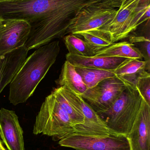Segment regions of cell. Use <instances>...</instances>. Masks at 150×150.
I'll return each mask as SVG.
<instances>
[{"instance_id": "obj_16", "label": "cell", "mask_w": 150, "mask_h": 150, "mask_svg": "<svg viewBox=\"0 0 150 150\" xmlns=\"http://www.w3.org/2000/svg\"><path fill=\"white\" fill-rule=\"evenodd\" d=\"M101 57H119L143 59L140 50L134 44L128 41L113 43L107 47L96 52L95 56Z\"/></svg>"}, {"instance_id": "obj_19", "label": "cell", "mask_w": 150, "mask_h": 150, "mask_svg": "<svg viewBox=\"0 0 150 150\" xmlns=\"http://www.w3.org/2000/svg\"><path fill=\"white\" fill-rule=\"evenodd\" d=\"M65 45L69 54L84 57H93L96 50L84 40L76 35L70 34L64 38Z\"/></svg>"}, {"instance_id": "obj_18", "label": "cell", "mask_w": 150, "mask_h": 150, "mask_svg": "<svg viewBox=\"0 0 150 150\" xmlns=\"http://www.w3.org/2000/svg\"><path fill=\"white\" fill-rule=\"evenodd\" d=\"M75 68L88 89L96 86L105 79L116 77L113 71L110 70L90 68Z\"/></svg>"}, {"instance_id": "obj_24", "label": "cell", "mask_w": 150, "mask_h": 150, "mask_svg": "<svg viewBox=\"0 0 150 150\" xmlns=\"http://www.w3.org/2000/svg\"><path fill=\"white\" fill-rule=\"evenodd\" d=\"M123 0H98L97 5L107 8H120Z\"/></svg>"}, {"instance_id": "obj_22", "label": "cell", "mask_w": 150, "mask_h": 150, "mask_svg": "<svg viewBox=\"0 0 150 150\" xmlns=\"http://www.w3.org/2000/svg\"><path fill=\"white\" fill-rule=\"evenodd\" d=\"M134 85L143 97L146 103L150 105V74L147 70L141 71L137 76Z\"/></svg>"}, {"instance_id": "obj_12", "label": "cell", "mask_w": 150, "mask_h": 150, "mask_svg": "<svg viewBox=\"0 0 150 150\" xmlns=\"http://www.w3.org/2000/svg\"><path fill=\"white\" fill-rule=\"evenodd\" d=\"M127 137L130 150H150V105L146 101Z\"/></svg>"}, {"instance_id": "obj_6", "label": "cell", "mask_w": 150, "mask_h": 150, "mask_svg": "<svg viewBox=\"0 0 150 150\" xmlns=\"http://www.w3.org/2000/svg\"><path fill=\"white\" fill-rule=\"evenodd\" d=\"M59 88L70 103L82 112L85 117L83 123L75 126L70 134L89 137H105L113 134L98 114L81 95L66 86H59Z\"/></svg>"}, {"instance_id": "obj_4", "label": "cell", "mask_w": 150, "mask_h": 150, "mask_svg": "<svg viewBox=\"0 0 150 150\" xmlns=\"http://www.w3.org/2000/svg\"><path fill=\"white\" fill-rule=\"evenodd\" d=\"M75 122L51 92L42 103L33 126V134L51 137L60 141L71 134Z\"/></svg>"}, {"instance_id": "obj_2", "label": "cell", "mask_w": 150, "mask_h": 150, "mask_svg": "<svg viewBox=\"0 0 150 150\" xmlns=\"http://www.w3.org/2000/svg\"><path fill=\"white\" fill-rule=\"evenodd\" d=\"M60 42L52 41L37 48L26 59L10 85L9 99L14 105L23 103L33 94L40 82L54 64Z\"/></svg>"}, {"instance_id": "obj_3", "label": "cell", "mask_w": 150, "mask_h": 150, "mask_svg": "<svg viewBox=\"0 0 150 150\" xmlns=\"http://www.w3.org/2000/svg\"><path fill=\"white\" fill-rule=\"evenodd\" d=\"M124 82L126 89L117 100L107 111L98 114L112 134L127 136L145 100L134 85Z\"/></svg>"}, {"instance_id": "obj_5", "label": "cell", "mask_w": 150, "mask_h": 150, "mask_svg": "<svg viewBox=\"0 0 150 150\" xmlns=\"http://www.w3.org/2000/svg\"><path fill=\"white\" fill-rule=\"evenodd\" d=\"M139 7L136 1L121 6L111 23L94 30L112 44L129 38L141 24L149 20L150 8L139 9Z\"/></svg>"}, {"instance_id": "obj_7", "label": "cell", "mask_w": 150, "mask_h": 150, "mask_svg": "<svg viewBox=\"0 0 150 150\" xmlns=\"http://www.w3.org/2000/svg\"><path fill=\"white\" fill-rule=\"evenodd\" d=\"M59 144L76 150H130L127 136L116 134L105 137L70 134L60 140Z\"/></svg>"}, {"instance_id": "obj_26", "label": "cell", "mask_w": 150, "mask_h": 150, "mask_svg": "<svg viewBox=\"0 0 150 150\" xmlns=\"http://www.w3.org/2000/svg\"><path fill=\"white\" fill-rule=\"evenodd\" d=\"M0 150H7L3 145V143L0 139Z\"/></svg>"}, {"instance_id": "obj_25", "label": "cell", "mask_w": 150, "mask_h": 150, "mask_svg": "<svg viewBox=\"0 0 150 150\" xmlns=\"http://www.w3.org/2000/svg\"><path fill=\"white\" fill-rule=\"evenodd\" d=\"M135 1L139 2V8H144L150 6V0H123L121 6Z\"/></svg>"}, {"instance_id": "obj_23", "label": "cell", "mask_w": 150, "mask_h": 150, "mask_svg": "<svg viewBox=\"0 0 150 150\" xmlns=\"http://www.w3.org/2000/svg\"><path fill=\"white\" fill-rule=\"evenodd\" d=\"M129 42L134 44L138 49L147 63V70L150 73V40L149 38L144 36H133L129 38Z\"/></svg>"}, {"instance_id": "obj_1", "label": "cell", "mask_w": 150, "mask_h": 150, "mask_svg": "<svg viewBox=\"0 0 150 150\" xmlns=\"http://www.w3.org/2000/svg\"><path fill=\"white\" fill-rule=\"evenodd\" d=\"M98 0H16L0 2V18L26 21L29 51L62 38L80 11Z\"/></svg>"}, {"instance_id": "obj_14", "label": "cell", "mask_w": 150, "mask_h": 150, "mask_svg": "<svg viewBox=\"0 0 150 150\" xmlns=\"http://www.w3.org/2000/svg\"><path fill=\"white\" fill-rule=\"evenodd\" d=\"M66 61L75 67L114 71L129 59L119 57H84L68 53Z\"/></svg>"}, {"instance_id": "obj_21", "label": "cell", "mask_w": 150, "mask_h": 150, "mask_svg": "<svg viewBox=\"0 0 150 150\" xmlns=\"http://www.w3.org/2000/svg\"><path fill=\"white\" fill-rule=\"evenodd\" d=\"M75 35L82 37L84 39L85 41L92 47L96 50V52L107 47L112 44L95 30L85 32Z\"/></svg>"}, {"instance_id": "obj_20", "label": "cell", "mask_w": 150, "mask_h": 150, "mask_svg": "<svg viewBox=\"0 0 150 150\" xmlns=\"http://www.w3.org/2000/svg\"><path fill=\"white\" fill-rule=\"evenodd\" d=\"M63 108L66 111L76 125L82 124L84 122L85 117L82 112L73 105L63 94L59 87L52 92Z\"/></svg>"}, {"instance_id": "obj_13", "label": "cell", "mask_w": 150, "mask_h": 150, "mask_svg": "<svg viewBox=\"0 0 150 150\" xmlns=\"http://www.w3.org/2000/svg\"><path fill=\"white\" fill-rule=\"evenodd\" d=\"M28 51L24 46L0 57V93L20 69Z\"/></svg>"}, {"instance_id": "obj_15", "label": "cell", "mask_w": 150, "mask_h": 150, "mask_svg": "<svg viewBox=\"0 0 150 150\" xmlns=\"http://www.w3.org/2000/svg\"><path fill=\"white\" fill-rule=\"evenodd\" d=\"M55 83L58 87L66 86L79 95L84 93L88 89L75 67L66 60L62 67L59 78L55 81Z\"/></svg>"}, {"instance_id": "obj_17", "label": "cell", "mask_w": 150, "mask_h": 150, "mask_svg": "<svg viewBox=\"0 0 150 150\" xmlns=\"http://www.w3.org/2000/svg\"><path fill=\"white\" fill-rule=\"evenodd\" d=\"M146 69L147 63L144 61L129 59L113 71L124 82L134 84L139 73Z\"/></svg>"}, {"instance_id": "obj_9", "label": "cell", "mask_w": 150, "mask_h": 150, "mask_svg": "<svg viewBox=\"0 0 150 150\" xmlns=\"http://www.w3.org/2000/svg\"><path fill=\"white\" fill-rule=\"evenodd\" d=\"M117 10L97 5L83 8L68 27L66 34L77 35L85 32L99 30L108 24L114 18Z\"/></svg>"}, {"instance_id": "obj_8", "label": "cell", "mask_w": 150, "mask_h": 150, "mask_svg": "<svg viewBox=\"0 0 150 150\" xmlns=\"http://www.w3.org/2000/svg\"><path fill=\"white\" fill-rule=\"evenodd\" d=\"M126 88L125 82L118 77L105 79L89 88L81 97L97 114L107 111Z\"/></svg>"}, {"instance_id": "obj_11", "label": "cell", "mask_w": 150, "mask_h": 150, "mask_svg": "<svg viewBox=\"0 0 150 150\" xmlns=\"http://www.w3.org/2000/svg\"><path fill=\"white\" fill-rule=\"evenodd\" d=\"M23 131L15 112L0 109V137L9 150H25Z\"/></svg>"}, {"instance_id": "obj_10", "label": "cell", "mask_w": 150, "mask_h": 150, "mask_svg": "<svg viewBox=\"0 0 150 150\" xmlns=\"http://www.w3.org/2000/svg\"><path fill=\"white\" fill-rule=\"evenodd\" d=\"M30 31L23 20L0 18V57L24 46Z\"/></svg>"}, {"instance_id": "obj_27", "label": "cell", "mask_w": 150, "mask_h": 150, "mask_svg": "<svg viewBox=\"0 0 150 150\" xmlns=\"http://www.w3.org/2000/svg\"><path fill=\"white\" fill-rule=\"evenodd\" d=\"M16 1V0H0V2L7 1Z\"/></svg>"}]
</instances>
